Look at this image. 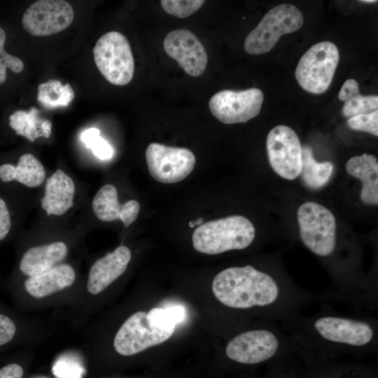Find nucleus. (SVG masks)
<instances>
[{"instance_id": "nucleus-1", "label": "nucleus", "mask_w": 378, "mask_h": 378, "mask_svg": "<svg viewBox=\"0 0 378 378\" xmlns=\"http://www.w3.org/2000/svg\"><path fill=\"white\" fill-rule=\"evenodd\" d=\"M211 288L220 302L234 309L269 305L279 293L270 275L251 265L225 269L216 275Z\"/></svg>"}, {"instance_id": "nucleus-2", "label": "nucleus", "mask_w": 378, "mask_h": 378, "mask_svg": "<svg viewBox=\"0 0 378 378\" xmlns=\"http://www.w3.org/2000/svg\"><path fill=\"white\" fill-rule=\"evenodd\" d=\"M255 234V227L247 218L234 215L199 225L193 232L192 240L197 251L216 255L248 247Z\"/></svg>"}, {"instance_id": "nucleus-3", "label": "nucleus", "mask_w": 378, "mask_h": 378, "mask_svg": "<svg viewBox=\"0 0 378 378\" xmlns=\"http://www.w3.org/2000/svg\"><path fill=\"white\" fill-rule=\"evenodd\" d=\"M302 12L295 6L283 4L270 10L246 37L244 50L251 55H262L274 48L279 38L298 30L303 24Z\"/></svg>"}, {"instance_id": "nucleus-4", "label": "nucleus", "mask_w": 378, "mask_h": 378, "mask_svg": "<svg viewBox=\"0 0 378 378\" xmlns=\"http://www.w3.org/2000/svg\"><path fill=\"white\" fill-rule=\"evenodd\" d=\"M92 51L97 67L109 83L125 85L132 80L134 61L130 43L123 34L115 31L104 34Z\"/></svg>"}, {"instance_id": "nucleus-5", "label": "nucleus", "mask_w": 378, "mask_h": 378, "mask_svg": "<svg viewBox=\"0 0 378 378\" xmlns=\"http://www.w3.org/2000/svg\"><path fill=\"white\" fill-rule=\"evenodd\" d=\"M340 59L335 44L322 41L312 46L300 58L295 78L300 86L312 94H322L330 87Z\"/></svg>"}, {"instance_id": "nucleus-6", "label": "nucleus", "mask_w": 378, "mask_h": 378, "mask_svg": "<svg viewBox=\"0 0 378 378\" xmlns=\"http://www.w3.org/2000/svg\"><path fill=\"white\" fill-rule=\"evenodd\" d=\"M298 221L304 244L320 256L331 254L336 244V220L323 205L306 202L298 208Z\"/></svg>"}, {"instance_id": "nucleus-7", "label": "nucleus", "mask_w": 378, "mask_h": 378, "mask_svg": "<svg viewBox=\"0 0 378 378\" xmlns=\"http://www.w3.org/2000/svg\"><path fill=\"white\" fill-rule=\"evenodd\" d=\"M146 160L151 176L162 183H175L185 179L193 170L196 160L186 148L151 143L146 150Z\"/></svg>"}, {"instance_id": "nucleus-8", "label": "nucleus", "mask_w": 378, "mask_h": 378, "mask_svg": "<svg viewBox=\"0 0 378 378\" xmlns=\"http://www.w3.org/2000/svg\"><path fill=\"white\" fill-rule=\"evenodd\" d=\"M175 328L162 329L153 326L146 312L131 315L117 332L113 345L122 356H132L167 340Z\"/></svg>"}, {"instance_id": "nucleus-9", "label": "nucleus", "mask_w": 378, "mask_h": 378, "mask_svg": "<svg viewBox=\"0 0 378 378\" xmlns=\"http://www.w3.org/2000/svg\"><path fill=\"white\" fill-rule=\"evenodd\" d=\"M263 100V93L258 88L224 90L211 97L209 108L224 124L246 122L259 114Z\"/></svg>"}, {"instance_id": "nucleus-10", "label": "nucleus", "mask_w": 378, "mask_h": 378, "mask_svg": "<svg viewBox=\"0 0 378 378\" xmlns=\"http://www.w3.org/2000/svg\"><path fill=\"white\" fill-rule=\"evenodd\" d=\"M269 162L281 177L294 180L302 169V147L295 132L286 125H277L268 133L266 141Z\"/></svg>"}, {"instance_id": "nucleus-11", "label": "nucleus", "mask_w": 378, "mask_h": 378, "mask_svg": "<svg viewBox=\"0 0 378 378\" xmlns=\"http://www.w3.org/2000/svg\"><path fill=\"white\" fill-rule=\"evenodd\" d=\"M74 10L63 0H40L25 10L22 18L24 29L36 36H46L62 31L73 22Z\"/></svg>"}, {"instance_id": "nucleus-12", "label": "nucleus", "mask_w": 378, "mask_h": 378, "mask_svg": "<svg viewBox=\"0 0 378 378\" xmlns=\"http://www.w3.org/2000/svg\"><path fill=\"white\" fill-rule=\"evenodd\" d=\"M163 48L189 76L197 77L206 70L208 62L205 48L191 31L179 29L164 37Z\"/></svg>"}, {"instance_id": "nucleus-13", "label": "nucleus", "mask_w": 378, "mask_h": 378, "mask_svg": "<svg viewBox=\"0 0 378 378\" xmlns=\"http://www.w3.org/2000/svg\"><path fill=\"white\" fill-rule=\"evenodd\" d=\"M279 347V341L272 332L254 330L242 332L227 344V356L244 364H255L272 357Z\"/></svg>"}, {"instance_id": "nucleus-14", "label": "nucleus", "mask_w": 378, "mask_h": 378, "mask_svg": "<svg viewBox=\"0 0 378 378\" xmlns=\"http://www.w3.org/2000/svg\"><path fill=\"white\" fill-rule=\"evenodd\" d=\"M314 328L327 340L353 346L365 345L374 336L372 328L365 322L334 316L317 319Z\"/></svg>"}, {"instance_id": "nucleus-15", "label": "nucleus", "mask_w": 378, "mask_h": 378, "mask_svg": "<svg viewBox=\"0 0 378 378\" xmlns=\"http://www.w3.org/2000/svg\"><path fill=\"white\" fill-rule=\"evenodd\" d=\"M131 256L130 248L121 245L96 260L89 272L88 292L97 295L105 290L126 270Z\"/></svg>"}, {"instance_id": "nucleus-16", "label": "nucleus", "mask_w": 378, "mask_h": 378, "mask_svg": "<svg viewBox=\"0 0 378 378\" xmlns=\"http://www.w3.org/2000/svg\"><path fill=\"white\" fill-rule=\"evenodd\" d=\"M92 206L100 220L109 222L120 219L125 227L136 219L140 210L139 202L134 200L120 204L117 190L112 184H106L97 191Z\"/></svg>"}, {"instance_id": "nucleus-17", "label": "nucleus", "mask_w": 378, "mask_h": 378, "mask_svg": "<svg viewBox=\"0 0 378 378\" xmlns=\"http://www.w3.org/2000/svg\"><path fill=\"white\" fill-rule=\"evenodd\" d=\"M75 190L72 178L57 169L46 181L41 207L48 216L63 215L74 205Z\"/></svg>"}, {"instance_id": "nucleus-18", "label": "nucleus", "mask_w": 378, "mask_h": 378, "mask_svg": "<svg viewBox=\"0 0 378 378\" xmlns=\"http://www.w3.org/2000/svg\"><path fill=\"white\" fill-rule=\"evenodd\" d=\"M75 279L73 267L68 264H60L29 277L24 281V288L32 297L40 299L70 286Z\"/></svg>"}, {"instance_id": "nucleus-19", "label": "nucleus", "mask_w": 378, "mask_h": 378, "mask_svg": "<svg viewBox=\"0 0 378 378\" xmlns=\"http://www.w3.org/2000/svg\"><path fill=\"white\" fill-rule=\"evenodd\" d=\"M68 248L62 241L29 248L20 262V270L25 275L34 276L55 267L66 256Z\"/></svg>"}, {"instance_id": "nucleus-20", "label": "nucleus", "mask_w": 378, "mask_h": 378, "mask_svg": "<svg viewBox=\"0 0 378 378\" xmlns=\"http://www.w3.org/2000/svg\"><path fill=\"white\" fill-rule=\"evenodd\" d=\"M346 170L362 182L360 199L366 204H378V162L377 158L364 153L351 158L346 163Z\"/></svg>"}, {"instance_id": "nucleus-21", "label": "nucleus", "mask_w": 378, "mask_h": 378, "mask_svg": "<svg viewBox=\"0 0 378 378\" xmlns=\"http://www.w3.org/2000/svg\"><path fill=\"white\" fill-rule=\"evenodd\" d=\"M46 172L41 162L32 154L20 156L18 164H4L0 166V178L4 182L13 180L34 188L39 186L44 181Z\"/></svg>"}, {"instance_id": "nucleus-22", "label": "nucleus", "mask_w": 378, "mask_h": 378, "mask_svg": "<svg viewBox=\"0 0 378 378\" xmlns=\"http://www.w3.org/2000/svg\"><path fill=\"white\" fill-rule=\"evenodd\" d=\"M9 125L18 135L30 141L39 137L48 138L51 134L52 123L40 115L38 109L31 107L29 111H15L9 116Z\"/></svg>"}, {"instance_id": "nucleus-23", "label": "nucleus", "mask_w": 378, "mask_h": 378, "mask_svg": "<svg viewBox=\"0 0 378 378\" xmlns=\"http://www.w3.org/2000/svg\"><path fill=\"white\" fill-rule=\"evenodd\" d=\"M338 98L344 102L342 111L346 118H350L377 110L378 97L360 94L358 84L354 79H348L344 83L338 93Z\"/></svg>"}, {"instance_id": "nucleus-24", "label": "nucleus", "mask_w": 378, "mask_h": 378, "mask_svg": "<svg viewBox=\"0 0 378 378\" xmlns=\"http://www.w3.org/2000/svg\"><path fill=\"white\" fill-rule=\"evenodd\" d=\"M333 171L330 162H317L309 146L302 147L301 178L305 186L312 189L324 186L330 180Z\"/></svg>"}, {"instance_id": "nucleus-25", "label": "nucleus", "mask_w": 378, "mask_h": 378, "mask_svg": "<svg viewBox=\"0 0 378 378\" xmlns=\"http://www.w3.org/2000/svg\"><path fill=\"white\" fill-rule=\"evenodd\" d=\"M74 97L71 85H62L57 80L41 83L37 88V101L43 108L49 110L68 106Z\"/></svg>"}, {"instance_id": "nucleus-26", "label": "nucleus", "mask_w": 378, "mask_h": 378, "mask_svg": "<svg viewBox=\"0 0 378 378\" xmlns=\"http://www.w3.org/2000/svg\"><path fill=\"white\" fill-rule=\"evenodd\" d=\"M150 323L160 328H175L178 323L185 318L186 310L181 305H174L166 308L154 307L148 313Z\"/></svg>"}, {"instance_id": "nucleus-27", "label": "nucleus", "mask_w": 378, "mask_h": 378, "mask_svg": "<svg viewBox=\"0 0 378 378\" xmlns=\"http://www.w3.org/2000/svg\"><path fill=\"white\" fill-rule=\"evenodd\" d=\"M99 134L100 131L97 128L92 127L82 132L80 140L96 157L103 160H108L113 156V148Z\"/></svg>"}, {"instance_id": "nucleus-28", "label": "nucleus", "mask_w": 378, "mask_h": 378, "mask_svg": "<svg viewBox=\"0 0 378 378\" xmlns=\"http://www.w3.org/2000/svg\"><path fill=\"white\" fill-rule=\"evenodd\" d=\"M204 2L203 0H162L160 4L168 14L186 18L197 11Z\"/></svg>"}, {"instance_id": "nucleus-29", "label": "nucleus", "mask_w": 378, "mask_h": 378, "mask_svg": "<svg viewBox=\"0 0 378 378\" xmlns=\"http://www.w3.org/2000/svg\"><path fill=\"white\" fill-rule=\"evenodd\" d=\"M5 41L6 33L0 27V84H3L6 80L7 68L16 74L20 73L24 69V64L20 58L9 55L4 50Z\"/></svg>"}, {"instance_id": "nucleus-30", "label": "nucleus", "mask_w": 378, "mask_h": 378, "mask_svg": "<svg viewBox=\"0 0 378 378\" xmlns=\"http://www.w3.org/2000/svg\"><path fill=\"white\" fill-rule=\"evenodd\" d=\"M347 125L351 130L365 132L377 136L378 111L350 118L347 120Z\"/></svg>"}, {"instance_id": "nucleus-31", "label": "nucleus", "mask_w": 378, "mask_h": 378, "mask_svg": "<svg viewBox=\"0 0 378 378\" xmlns=\"http://www.w3.org/2000/svg\"><path fill=\"white\" fill-rule=\"evenodd\" d=\"M52 371L58 378H81L84 373V369L79 363L66 358L58 360Z\"/></svg>"}, {"instance_id": "nucleus-32", "label": "nucleus", "mask_w": 378, "mask_h": 378, "mask_svg": "<svg viewBox=\"0 0 378 378\" xmlns=\"http://www.w3.org/2000/svg\"><path fill=\"white\" fill-rule=\"evenodd\" d=\"M16 332L17 326L14 321L5 314L0 313V346L10 343Z\"/></svg>"}, {"instance_id": "nucleus-33", "label": "nucleus", "mask_w": 378, "mask_h": 378, "mask_svg": "<svg viewBox=\"0 0 378 378\" xmlns=\"http://www.w3.org/2000/svg\"><path fill=\"white\" fill-rule=\"evenodd\" d=\"M11 226L10 216L5 201L0 197V241L8 235Z\"/></svg>"}, {"instance_id": "nucleus-34", "label": "nucleus", "mask_w": 378, "mask_h": 378, "mask_svg": "<svg viewBox=\"0 0 378 378\" xmlns=\"http://www.w3.org/2000/svg\"><path fill=\"white\" fill-rule=\"evenodd\" d=\"M22 368L17 363L8 364L0 369V378H22Z\"/></svg>"}, {"instance_id": "nucleus-35", "label": "nucleus", "mask_w": 378, "mask_h": 378, "mask_svg": "<svg viewBox=\"0 0 378 378\" xmlns=\"http://www.w3.org/2000/svg\"><path fill=\"white\" fill-rule=\"evenodd\" d=\"M203 222L202 218H198L194 221H191L189 223V225L190 227H193L196 225H200V224Z\"/></svg>"}, {"instance_id": "nucleus-36", "label": "nucleus", "mask_w": 378, "mask_h": 378, "mask_svg": "<svg viewBox=\"0 0 378 378\" xmlns=\"http://www.w3.org/2000/svg\"><path fill=\"white\" fill-rule=\"evenodd\" d=\"M359 1L365 4H374L377 2L376 0H362Z\"/></svg>"}]
</instances>
